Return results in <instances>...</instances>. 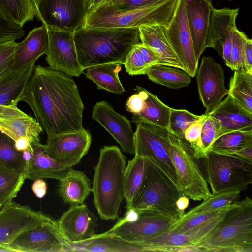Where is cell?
<instances>
[{
    "label": "cell",
    "mask_w": 252,
    "mask_h": 252,
    "mask_svg": "<svg viewBox=\"0 0 252 252\" xmlns=\"http://www.w3.org/2000/svg\"><path fill=\"white\" fill-rule=\"evenodd\" d=\"M169 153L183 194L194 201L210 197L208 184L189 145L169 132Z\"/></svg>",
    "instance_id": "8"
},
{
    "label": "cell",
    "mask_w": 252,
    "mask_h": 252,
    "mask_svg": "<svg viewBox=\"0 0 252 252\" xmlns=\"http://www.w3.org/2000/svg\"><path fill=\"white\" fill-rule=\"evenodd\" d=\"M25 31L12 22L0 9V42L7 40H17L22 38Z\"/></svg>",
    "instance_id": "46"
},
{
    "label": "cell",
    "mask_w": 252,
    "mask_h": 252,
    "mask_svg": "<svg viewBox=\"0 0 252 252\" xmlns=\"http://www.w3.org/2000/svg\"><path fill=\"white\" fill-rule=\"evenodd\" d=\"M35 61L12 67L0 76V107L17 105L35 66Z\"/></svg>",
    "instance_id": "25"
},
{
    "label": "cell",
    "mask_w": 252,
    "mask_h": 252,
    "mask_svg": "<svg viewBox=\"0 0 252 252\" xmlns=\"http://www.w3.org/2000/svg\"><path fill=\"white\" fill-rule=\"evenodd\" d=\"M246 37L245 33L237 27L233 30L230 62L227 66L232 70L242 68L244 41Z\"/></svg>",
    "instance_id": "45"
},
{
    "label": "cell",
    "mask_w": 252,
    "mask_h": 252,
    "mask_svg": "<svg viewBox=\"0 0 252 252\" xmlns=\"http://www.w3.org/2000/svg\"><path fill=\"white\" fill-rule=\"evenodd\" d=\"M242 68L247 72L252 73V40L247 36L244 41Z\"/></svg>",
    "instance_id": "51"
},
{
    "label": "cell",
    "mask_w": 252,
    "mask_h": 252,
    "mask_svg": "<svg viewBox=\"0 0 252 252\" xmlns=\"http://www.w3.org/2000/svg\"><path fill=\"white\" fill-rule=\"evenodd\" d=\"M160 0H123L119 3L113 5L118 9L129 10L144 7Z\"/></svg>",
    "instance_id": "50"
},
{
    "label": "cell",
    "mask_w": 252,
    "mask_h": 252,
    "mask_svg": "<svg viewBox=\"0 0 252 252\" xmlns=\"http://www.w3.org/2000/svg\"><path fill=\"white\" fill-rule=\"evenodd\" d=\"M94 0H87V4H88V11L89 10V9L91 7L92 4L93 3V2L94 1Z\"/></svg>",
    "instance_id": "58"
},
{
    "label": "cell",
    "mask_w": 252,
    "mask_h": 252,
    "mask_svg": "<svg viewBox=\"0 0 252 252\" xmlns=\"http://www.w3.org/2000/svg\"><path fill=\"white\" fill-rule=\"evenodd\" d=\"M126 158L116 146H105L100 150L94 167L91 192L94 207L100 218L115 220L124 199V174Z\"/></svg>",
    "instance_id": "3"
},
{
    "label": "cell",
    "mask_w": 252,
    "mask_h": 252,
    "mask_svg": "<svg viewBox=\"0 0 252 252\" xmlns=\"http://www.w3.org/2000/svg\"><path fill=\"white\" fill-rule=\"evenodd\" d=\"M32 111L47 136L84 130V107L77 85L69 75L35 66L22 100Z\"/></svg>",
    "instance_id": "1"
},
{
    "label": "cell",
    "mask_w": 252,
    "mask_h": 252,
    "mask_svg": "<svg viewBox=\"0 0 252 252\" xmlns=\"http://www.w3.org/2000/svg\"><path fill=\"white\" fill-rule=\"evenodd\" d=\"M47 29L49 44L46 60L49 67L70 76H80L84 69L78 60L74 32Z\"/></svg>",
    "instance_id": "15"
},
{
    "label": "cell",
    "mask_w": 252,
    "mask_h": 252,
    "mask_svg": "<svg viewBox=\"0 0 252 252\" xmlns=\"http://www.w3.org/2000/svg\"><path fill=\"white\" fill-rule=\"evenodd\" d=\"M91 142V135L86 129L47 136L45 152L60 164L72 168L86 155Z\"/></svg>",
    "instance_id": "18"
},
{
    "label": "cell",
    "mask_w": 252,
    "mask_h": 252,
    "mask_svg": "<svg viewBox=\"0 0 252 252\" xmlns=\"http://www.w3.org/2000/svg\"><path fill=\"white\" fill-rule=\"evenodd\" d=\"M0 130L14 141L26 137L32 145L40 143L43 130L36 119L15 105L0 107Z\"/></svg>",
    "instance_id": "21"
},
{
    "label": "cell",
    "mask_w": 252,
    "mask_h": 252,
    "mask_svg": "<svg viewBox=\"0 0 252 252\" xmlns=\"http://www.w3.org/2000/svg\"><path fill=\"white\" fill-rule=\"evenodd\" d=\"M178 0H161L144 7L120 10L104 4L87 14L81 28H138L159 25L167 27L175 13Z\"/></svg>",
    "instance_id": "4"
},
{
    "label": "cell",
    "mask_w": 252,
    "mask_h": 252,
    "mask_svg": "<svg viewBox=\"0 0 252 252\" xmlns=\"http://www.w3.org/2000/svg\"><path fill=\"white\" fill-rule=\"evenodd\" d=\"M189 203V198L184 195H181L176 202V207L180 218L185 213V210L188 208Z\"/></svg>",
    "instance_id": "54"
},
{
    "label": "cell",
    "mask_w": 252,
    "mask_h": 252,
    "mask_svg": "<svg viewBox=\"0 0 252 252\" xmlns=\"http://www.w3.org/2000/svg\"><path fill=\"white\" fill-rule=\"evenodd\" d=\"M2 207H3V206L0 204V210L1 209Z\"/></svg>",
    "instance_id": "60"
},
{
    "label": "cell",
    "mask_w": 252,
    "mask_h": 252,
    "mask_svg": "<svg viewBox=\"0 0 252 252\" xmlns=\"http://www.w3.org/2000/svg\"><path fill=\"white\" fill-rule=\"evenodd\" d=\"M78 60L85 69L102 64H123L140 40L138 28H80L74 34Z\"/></svg>",
    "instance_id": "2"
},
{
    "label": "cell",
    "mask_w": 252,
    "mask_h": 252,
    "mask_svg": "<svg viewBox=\"0 0 252 252\" xmlns=\"http://www.w3.org/2000/svg\"><path fill=\"white\" fill-rule=\"evenodd\" d=\"M14 146L16 149L19 152L29 150L33 152V149L28 138L26 137L19 138L14 141Z\"/></svg>",
    "instance_id": "53"
},
{
    "label": "cell",
    "mask_w": 252,
    "mask_h": 252,
    "mask_svg": "<svg viewBox=\"0 0 252 252\" xmlns=\"http://www.w3.org/2000/svg\"><path fill=\"white\" fill-rule=\"evenodd\" d=\"M122 0H106L104 4L116 5L121 2Z\"/></svg>",
    "instance_id": "57"
},
{
    "label": "cell",
    "mask_w": 252,
    "mask_h": 252,
    "mask_svg": "<svg viewBox=\"0 0 252 252\" xmlns=\"http://www.w3.org/2000/svg\"><path fill=\"white\" fill-rule=\"evenodd\" d=\"M175 220L156 211L130 209L106 232L138 243L167 232Z\"/></svg>",
    "instance_id": "10"
},
{
    "label": "cell",
    "mask_w": 252,
    "mask_h": 252,
    "mask_svg": "<svg viewBox=\"0 0 252 252\" xmlns=\"http://www.w3.org/2000/svg\"><path fill=\"white\" fill-rule=\"evenodd\" d=\"M92 185L89 178L81 171L71 168L61 181L58 193L63 200L70 205L83 204L91 192Z\"/></svg>",
    "instance_id": "30"
},
{
    "label": "cell",
    "mask_w": 252,
    "mask_h": 252,
    "mask_svg": "<svg viewBox=\"0 0 252 252\" xmlns=\"http://www.w3.org/2000/svg\"><path fill=\"white\" fill-rule=\"evenodd\" d=\"M203 115H197L185 109L171 108L168 131L179 138L184 140L185 130Z\"/></svg>",
    "instance_id": "44"
},
{
    "label": "cell",
    "mask_w": 252,
    "mask_h": 252,
    "mask_svg": "<svg viewBox=\"0 0 252 252\" xmlns=\"http://www.w3.org/2000/svg\"><path fill=\"white\" fill-rule=\"evenodd\" d=\"M121 64L110 63L91 66L86 69V76L96 85L97 89L121 94L125 92L118 75Z\"/></svg>",
    "instance_id": "31"
},
{
    "label": "cell",
    "mask_w": 252,
    "mask_h": 252,
    "mask_svg": "<svg viewBox=\"0 0 252 252\" xmlns=\"http://www.w3.org/2000/svg\"><path fill=\"white\" fill-rule=\"evenodd\" d=\"M147 93L145 108L139 114H133L132 122L148 123L168 130L172 108L163 103L156 95Z\"/></svg>",
    "instance_id": "33"
},
{
    "label": "cell",
    "mask_w": 252,
    "mask_h": 252,
    "mask_svg": "<svg viewBox=\"0 0 252 252\" xmlns=\"http://www.w3.org/2000/svg\"><path fill=\"white\" fill-rule=\"evenodd\" d=\"M227 210L218 217L185 232L168 231L137 244L145 252H180L183 246H199L207 238L222 220Z\"/></svg>",
    "instance_id": "16"
},
{
    "label": "cell",
    "mask_w": 252,
    "mask_h": 252,
    "mask_svg": "<svg viewBox=\"0 0 252 252\" xmlns=\"http://www.w3.org/2000/svg\"><path fill=\"white\" fill-rule=\"evenodd\" d=\"M252 145V130L235 131L224 134L213 142L209 151L227 155Z\"/></svg>",
    "instance_id": "39"
},
{
    "label": "cell",
    "mask_w": 252,
    "mask_h": 252,
    "mask_svg": "<svg viewBox=\"0 0 252 252\" xmlns=\"http://www.w3.org/2000/svg\"><path fill=\"white\" fill-rule=\"evenodd\" d=\"M92 118L112 136L124 152L134 155V133L125 116L115 111L107 102L102 101L94 106Z\"/></svg>",
    "instance_id": "20"
},
{
    "label": "cell",
    "mask_w": 252,
    "mask_h": 252,
    "mask_svg": "<svg viewBox=\"0 0 252 252\" xmlns=\"http://www.w3.org/2000/svg\"><path fill=\"white\" fill-rule=\"evenodd\" d=\"M196 73L199 97L208 115L228 94L223 69L212 57L204 56Z\"/></svg>",
    "instance_id": "17"
},
{
    "label": "cell",
    "mask_w": 252,
    "mask_h": 252,
    "mask_svg": "<svg viewBox=\"0 0 252 252\" xmlns=\"http://www.w3.org/2000/svg\"><path fill=\"white\" fill-rule=\"evenodd\" d=\"M106 1V0H95L89 9L88 14L94 11L101 6L104 5Z\"/></svg>",
    "instance_id": "55"
},
{
    "label": "cell",
    "mask_w": 252,
    "mask_h": 252,
    "mask_svg": "<svg viewBox=\"0 0 252 252\" xmlns=\"http://www.w3.org/2000/svg\"><path fill=\"white\" fill-rule=\"evenodd\" d=\"M47 190V184L42 179L34 180L32 185V190L37 198H42L44 197Z\"/></svg>",
    "instance_id": "52"
},
{
    "label": "cell",
    "mask_w": 252,
    "mask_h": 252,
    "mask_svg": "<svg viewBox=\"0 0 252 252\" xmlns=\"http://www.w3.org/2000/svg\"><path fill=\"white\" fill-rule=\"evenodd\" d=\"M13 59L5 63L1 67H0V76L6 71L10 68L12 67V65L13 63Z\"/></svg>",
    "instance_id": "56"
},
{
    "label": "cell",
    "mask_w": 252,
    "mask_h": 252,
    "mask_svg": "<svg viewBox=\"0 0 252 252\" xmlns=\"http://www.w3.org/2000/svg\"><path fill=\"white\" fill-rule=\"evenodd\" d=\"M207 116L204 114L201 119L191 124L184 132V140L191 149L195 147L199 140L202 126Z\"/></svg>",
    "instance_id": "48"
},
{
    "label": "cell",
    "mask_w": 252,
    "mask_h": 252,
    "mask_svg": "<svg viewBox=\"0 0 252 252\" xmlns=\"http://www.w3.org/2000/svg\"><path fill=\"white\" fill-rule=\"evenodd\" d=\"M234 71L230 80L228 95L252 113V73L247 72L243 68Z\"/></svg>",
    "instance_id": "36"
},
{
    "label": "cell",
    "mask_w": 252,
    "mask_h": 252,
    "mask_svg": "<svg viewBox=\"0 0 252 252\" xmlns=\"http://www.w3.org/2000/svg\"><path fill=\"white\" fill-rule=\"evenodd\" d=\"M72 252H144V248L135 243L126 241L107 233L94 234L88 240L71 245Z\"/></svg>",
    "instance_id": "29"
},
{
    "label": "cell",
    "mask_w": 252,
    "mask_h": 252,
    "mask_svg": "<svg viewBox=\"0 0 252 252\" xmlns=\"http://www.w3.org/2000/svg\"><path fill=\"white\" fill-rule=\"evenodd\" d=\"M219 129L217 121L208 114L202 126L199 140L192 149L197 160L204 158L209 151L212 144L218 138Z\"/></svg>",
    "instance_id": "42"
},
{
    "label": "cell",
    "mask_w": 252,
    "mask_h": 252,
    "mask_svg": "<svg viewBox=\"0 0 252 252\" xmlns=\"http://www.w3.org/2000/svg\"><path fill=\"white\" fill-rule=\"evenodd\" d=\"M239 8H213L207 34L206 48L215 49L222 56V49L226 39L232 38L233 30L236 28V20Z\"/></svg>",
    "instance_id": "27"
},
{
    "label": "cell",
    "mask_w": 252,
    "mask_h": 252,
    "mask_svg": "<svg viewBox=\"0 0 252 252\" xmlns=\"http://www.w3.org/2000/svg\"><path fill=\"white\" fill-rule=\"evenodd\" d=\"M5 249L8 252H72V246L61 236L56 220L52 218L22 233Z\"/></svg>",
    "instance_id": "12"
},
{
    "label": "cell",
    "mask_w": 252,
    "mask_h": 252,
    "mask_svg": "<svg viewBox=\"0 0 252 252\" xmlns=\"http://www.w3.org/2000/svg\"><path fill=\"white\" fill-rule=\"evenodd\" d=\"M204 174L212 194L245 190L252 183V163L209 151L203 158Z\"/></svg>",
    "instance_id": "7"
},
{
    "label": "cell",
    "mask_w": 252,
    "mask_h": 252,
    "mask_svg": "<svg viewBox=\"0 0 252 252\" xmlns=\"http://www.w3.org/2000/svg\"><path fill=\"white\" fill-rule=\"evenodd\" d=\"M199 248L202 252H252V200L246 197L229 210Z\"/></svg>",
    "instance_id": "5"
},
{
    "label": "cell",
    "mask_w": 252,
    "mask_h": 252,
    "mask_svg": "<svg viewBox=\"0 0 252 252\" xmlns=\"http://www.w3.org/2000/svg\"><path fill=\"white\" fill-rule=\"evenodd\" d=\"M239 201H235L228 207L217 211L201 213L175 220L170 227L169 231L183 233L211 220L224 212L238 206Z\"/></svg>",
    "instance_id": "43"
},
{
    "label": "cell",
    "mask_w": 252,
    "mask_h": 252,
    "mask_svg": "<svg viewBox=\"0 0 252 252\" xmlns=\"http://www.w3.org/2000/svg\"><path fill=\"white\" fill-rule=\"evenodd\" d=\"M240 192L237 190H231L212 194L201 203L184 213L180 218L224 209L236 200Z\"/></svg>",
    "instance_id": "40"
},
{
    "label": "cell",
    "mask_w": 252,
    "mask_h": 252,
    "mask_svg": "<svg viewBox=\"0 0 252 252\" xmlns=\"http://www.w3.org/2000/svg\"><path fill=\"white\" fill-rule=\"evenodd\" d=\"M97 218L86 204L70 205L56 220L58 230L69 244L85 242L95 234Z\"/></svg>",
    "instance_id": "19"
},
{
    "label": "cell",
    "mask_w": 252,
    "mask_h": 252,
    "mask_svg": "<svg viewBox=\"0 0 252 252\" xmlns=\"http://www.w3.org/2000/svg\"><path fill=\"white\" fill-rule=\"evenodd\" d=\"M165 33L170 44L185 71L190 77L196 73V60L191 35L188 25L185 0H178L174 15Z\"/></svg>",
    "instance_id": "14"
},
{
    "label": "cell",
    "mask_w": 252,
    "mask_h": 252,
    "mask_svg": "<svg viewBox=\"0 0 252 252\" xmlns=\"http://www.w3.org/2000/svg\"><path fill=\"white\" fill-rule=\"evenodd\" d=\"M138 93L131 95L127 99L126 109L133 114H137L143 110L145 106V100L148 97V91L140 87H136Z\"/></svg>",
    "instance_id": "47"
},
{
    "label": "cell",
    "mask_w": 252,
    "mask_h": 252,
    "mask_svg": "<svg viewBox=\"0 0 252 252\" xmlns=\"http://www.w3.org/2000/svg\"><path fill=\"white\" fill-rule=\"evenodd\" d=\"M25 180L23 174L0 169V204L11 201L20 190Z\"/></svg>",
    "instance_id": "41"
},
{
    "label": "cell",
    "mask_w": 252,
    "mask_h": 252,
    "mask_svg": "<svg viewBox=\"0 0 252 252\" xmlns=\"http://www.w3.org/2000/svg\"><path fill=\"white\" fill-rule=\"evenodd\" d=\"M34 2H35V4H36V6L39 1V0H33Z\"/></svg>",
    "instance_id": "59"
},
{
    "label": "cell",
    "mask_w": 252,
    "mask_h": 252,
    "mask_svg": "<svg viewBox=\"0 0 252 252\" xmlns=\"http://www.w3.org/2000/svg\"><path fill=\"white\" fill-rule=\"evenodd\" d=\"M48 44L47 26L43 24L34 28L19 43L14 55L12 68H19L31 62H36L40 56L46 54Z\"/></svg>",
    "instance_id": "28"
},
{
    "label": "cell",
    "mask_w": 252,
    "mask_h": 252,
    "mask_svg": "<svg viewBox=\"0 0 252 252\" xmlns=\"http://www.w3.org/2000/svg\"><path fill=\"white\" fill-rule=\"evenodd\" d=\"M136 124L134 155L149 161L165 174L180 189L169 153V131L148 123H138Z\"/></svg>",
    "instance_id": "9"
},
{
    "label": "cell",
    "mask_w": 252,
    "mask_h": 252,
    "mask_svg": "<svg viewBox=\"0 0 252 252\" xmlns=\"http://www.w3.org/2000/svg\"><path fill=\"white\" fill-rule=\"evenodd\" d=\"M32 158L25 163L24 176L26 179H54L62 180L71 167H66L56 161L45 152V146L40 143L32 145Z\"/></svg>",
    "instance_id": "24"
},
{
    "label": "cell",
    "mask_w": 252,
    "mask_h": 252,
    "mask_svg": "<svg viewBox=\"0 0 252 252\" xmlns=\"http://www.w3.org/2000/svg\"><path fill=\"white\" fill-rule=\"evenodd\" d=\"M88 12L87 0H39L35 17L47 28L75 32Z\"/></svg>",
    "instance_id": "11"
},
{
    "label": "cell",
    "mask_w": 252,
    "mask_h": 252,
    "mask_svg": "<svg viewBox=\"0 0 252 252\" xmlns=\"http://www.w3.org/2000/svg\"><path fill=\"white\" fill-rule=\"evenodd\" d=\"M0 9L21 27L26 22L33 20L36 13L33 0H0Z\"/></svg>",
    "instance_id": "37"
},
{
    "label": "cell",
    "mask_w": 252,
    "mask_h": 252,
    "mask_svg": "<svg viewBox=\"0 0 252 252\" xmlns=\"http://www.w3.org/2000/svg\"><path fill=\"white\" fill-rule=\"evenodd\" d=\"M141 42L150 48L159 60V65L184 67L172 48L165 33V27L143 25L138 27Z\"/></svg>",
    "instance_id": "26"
},
{
    "label": "cell",
    "mask_w": 252,
    "mask_h": 252,
    "mask_svg": "<svg viewBox=\"0 0 252 252\" xmlns=\"http://www.w3.org/2000/svg\"><path fill=\"white\" fill-rule=\"evenodd\" d=\"M123 64L128 74L142 75L150 67L159 65V60L150 48L139 42L132 47Z\"/></svg>",
    "instance_id": "34"
},
{
    "label": "cell",
    "mask_w": 252,
    "mask_h": 252,
    "mask_svg": "<svg viewBox=\"0 0 252 252\" xmlns=\"http://www.w3.org/2000/svg\"><path fill=\"white\" fill-rule=\"evenodd\" d=\"M25 162L14 141L0 130V169L24 174Z\"/></svg>",
    "instance_id": "38"
},
{
    "label": "cell",
    "mask_w": 252,
    "mask_h": 252,
    "mask_svg": "<svg viewBox=\"0 0 252 252\" xmlns=\"http://www.w3.org/2000/svg\"><path fill=\"white\" fill-rule=\"evenodd\" d=\"M182 195L172 181L147 160L143 183L131 209L154 210L177 220L176 202Z\"/></svg>",
    "instance_id": "6"
},
{
    "label": "cell",
    "mask_w": 252,
    "mask_h": 252,
    "mask_svg": "<svg viewBox=\"0 0 252 252\" xmlns=\"http://www.w3.org/2000/svg\"><path fill=\"white\" fill-rule=\"evenodd\" d=\"M187 21L194 51L198 62L206 48L208 27L213 8L209 0H185Z\"/></svg>",
    "instance_id": "22"
},
{
    "label": "cell",
    "mask_w": 252,
    "mask_h": 252,
    "mask_svg": "<svg viewBox=\"0 0 252 252\" xmlns=\"http://www.w3.org/2000/svg\"><path fill=\"white\" fill-rule=\"evenodd\" d=\"M147 160L134 155L128 161L124 174V198L126 208L129 210L140 191L144 179Z\"/></svg>",
    "instance_id": "32"
},
{
    "label": "cell",
    "mask_w": 252,
    "mask_h": 252,
    "mask_svg": "<svg viewBox=\"0 0 252 252\" xmlns=\"http://www.w3.org/2000/svg\"><path fill=\"white\" fill-rule=\"evenodd\" d=\"M52 218L28 206L8 202L0 210V251L22 233L50 220Z\"/></svg>",
    "instance_id": "13"
},
{
    "label": "cell",
    "mask_w": 252,
    "mask_h": 252,
    "mask_svg": "<svg viewBox=\"0 0 252 252\" xmlns=\"http://www.w3.org/2000/svg\"><path fill=\"white\" fill-rule=\"evenodd\" d=\"M145 74L152 82L174 89L186 87L191 81L190 76L183 70L164 65H153Z\"/></svg>",
    "instance_id": "35"
},
{
    "label": "cell",
    "mask_w": 252,
    "mask_h": 252,
    "mask_svg": "<svg viewBox=\"0 0 252 252\" xmlns=\"http://www.w3.org/2000/svg\"><path fill=\"white\" fill-rule=\"evenodd\" d=\"M19 44L15 40L0 42V67L13 59Z\"/></svg>",
    "instance_id": "49"
},
{
    "label": "cell",
    "mask_w": 252,
    "mask_h": 252,
    "mask_svg": "<svg viewBox=\"0 0 252 252\" xmlns=\"http://www.w3.org/2000/svg\"><path fill=\"white\" fill-rule=\"evenodd\" d=\"M208 115L219 124L218 138L232 131L252 130V113L242 107L229 95Z\"/></svg>",
    "instance_id": "23"
}]
</instances>
